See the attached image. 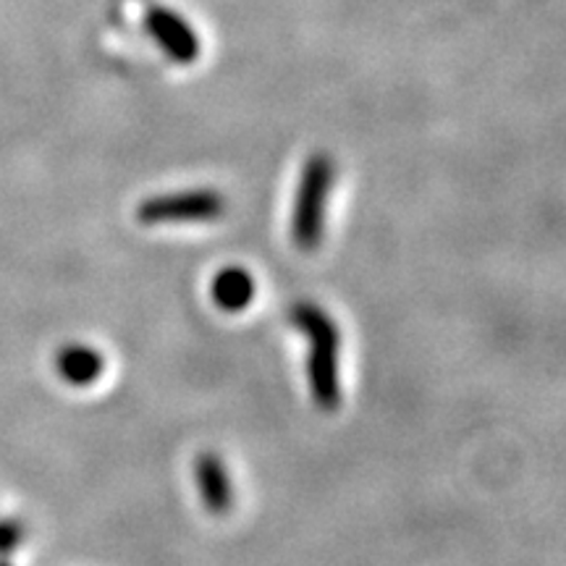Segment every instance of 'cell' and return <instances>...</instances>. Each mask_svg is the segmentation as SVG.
Here are the masks:
<instances>
[{
    "label": "cell",
    "mask_w": 566,
    "mask_h": 566,
    "mask_svg": "<svg viewBox=\"0 0 566 566\" xmlns=\"http://www.w3.org/2000/svg\"><path fill=\"white\" fill-rule=\"evenodd\" d=\"M289 323L307 338V384L323 412L342 407V331L321 304L296 302L289 307Z\"/></svg>",
    "instance_id": "1"
},
{
    "label": "cell",
    "mask_w": 566,
    "mask_h": 566,
    "mask_svg": "<svg viewBox=\"0 0 566 566\" xmlns=\"http://www.w3.org/2000/svg\"><path fill=\"white\" fill-rule=\"evenodd\" d=\"M27 541V525L19 520H0V556H9Z\"/></svg>",
    "instance_id": "8"
},
{
    "label": "cell",
    "mask_w": 566,
    "mask_h": 566,
    "mask_svg": "<svg viewBox=\"0 0 566 566\" xmlns=\"http://www.w3.org/2000/svg\"><path fill=\"white\" fill-rule=\"evenodd\" d=\"M145 27L150 30L155 42L179 63H192L200 55V38L179 13L153 6L145 17Z\"/></svg>",
    "instance_id": "4"
},
{
    "label": "cell",
    "mask_w": 566,
    "mask_h": 566,
    "mask_svg": "<svg viewBox=\"0 0 566 566\" xmlns=\"http://www.w3.org/2000/svg\"><path fill=\"white\" fill-rule=\"evenodd\" d=\"M0 566H9V564H6V562H0Z\"/></svg>",
    "instance_id": "9"
},
{
    "label": "cell",
    "mask_w": 566,
    "mask_h": 566,
    "mask_svg": "<svg viewBox=\"0 0 566 566\" xmlns=\"http://www.w3.org/2000/svg\"><path fill=\"white\" fill-rule=\"evenodd\" d=\"M195 480L197 491H200L202 506L208 509L210 514L223 516L233 509V501H237V491H233L231 475L226 470L223 459L212 451H205V454L197 457L195 462Z\"/></svg>",
    "instance_id": "5"
},
{
    "label": "cell",
    "mask_w": 566,
    "mask_h": 566,
    "mask_svg": "<svg viewBox=\"0 0 566 566\" xmlns=\"http://www.w3.org/2000/svg\"><path fill=\"white\" fill-rule=\"evenodd\" d=\"M226 212V200L216 189H192V192L158 195L139 202L137 221L145 226L163 223H208Z\"/></svg>",
    "instance_id": "3"
},
{
    "label": "cell",
    "mask_w": 566,
    "mask_h": 566,
    "mask_svg": "<svg viewBox=\"0 0 566 566\" xmlns=\"http://www.w3.org/2000/svg\"><path fill=\"white\" fill-rule=\"evenodd\" d=\"M254 279L244 268H223L221 273L212 279L210 294L212 302L223 310V313H242L244 307H250L254 300Z\"/></svg>",
    "instance_id": "7"
},
{
    "label": "cell",
    "mask_w": 566,
    "mask_h": 566,
    "mask_svg": "<svg viewBox=\"0 0 566 566\" xmlns=\"http://www.w3.org/2000/svg\"><path fill=\"white\" fill-rule=\"evenodd\" d=\"M336 168L325 153H317L304 163L300 189L292 212V242L302 252H315L323 242L325 208H328L331 187H334Z\"/></svg>",
    "instance_id": "2"
},
{
    "label": "cell",
    "mask_w": 566,
    "mask_h": 566,
    "mask_svg": "<svg viewBox=\"0 0 566 566\" xmlns=\"http://www.w3.org/2000/svg\"><path fill=\"white\" fill-rule=\"evenodd\" d=\"M55 373L63 384L84 388L101 380L105 370V359L97 349H92L87 344H66L55 352Z\"/></svg>",
    "instance_id": "6"
}]
</instances>
